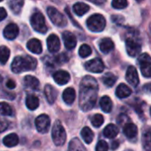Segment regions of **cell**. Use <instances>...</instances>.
I'll use <instances>...</instances> for the list:
<instances>
[{
  "instance_id": "6da1fadb",
  "label": "cell",
  "mask_w": 151,
  "mask_h": 151,
  "mask_svg": "<svg viewBox=\"0 0 151 151\" xmlns=\"http://www.w3.org/2000/svg\"><path fill=\"white\" fill-rule=\"evenodd\" d=\"M98 95V83L92 76H85L80 85V107L83 111H90L96 104Z\"/></svg>"
},
{
  "instance_id": "7a4b0ae2",
  "label": "cell",
  "mask_w": 151,
  "mask_h": 151,
  "mask_svg": "<svg viewBox=\"0 0 151 151\" xmlns=\"http://www.w3.org/2000/svg\"><path fill=\"white\" fill-rule=\"evenodd\" d=\"M37 61L35 58L30 56H18L16 57L11 65L12 71L14 73H20L27 71H33L36 68Z\"/></svg>"
},
{
  "instance_id": "3957f363",
  "label": "cell",
  "mask_w": 151,
  "mask_h": 151,
  "mask_svg": "<svg viewBox=\"0 0 151 151\" xmlns=\"http://www.w3.org/2000/svg\"><path fill=\"white\" fill-rule=\"evenodd\" d=\"M51 137L56 146H63L66 141V133L59 121H56L52 127Z\"/></svg>"
},
{
  "instance_id": "277c9868",
  "label": "cell",
  "mask_w": 151,
  "mask_h": 151,
  "mask_svg": "<svg viewBox=\"0 0 151 151\" xmlns=\"http://www.w3.org/2000/svg\"><path fill=\"white\" fill-rule=\"evenodd\" d=\"M87 26L92 32H102L106 26V20L103 15L94 14L87 19Z\"/></svg>"
},
{
  "instance_id": "5b68a950",
  "label": "cell",
  "mask_w": 151,
  "mask_h": 151,
  "mask_svg": "<svg viewBox=\"0 0 151 151\" xmlns=\"http://www.w3.org/2000/svg\"><path fill=\"white\" fill-rule=\"evenodd\" d=\"M30 24L32 27L38 33L45 34L48 30L45 24V19L41 12H35L31 16Z\"/></svg>"
},
{
  "instance_id": "8992f818",
  "label": "cell",
  "mask_w": 151,
  "mask_h": 151,
  "mask_svg": "<svg viewBox=\"0 0 151 151\" xmlns=\"http://www.w3.org/2000/svg\"><path fill=\"white\" fill-rule=\"evenodd\" d=\"M47 13L48 16L50 18V19L52 21V23L57 26V27H65L67 24V20L65 19V17L56 8L54 7H49L47 9Z\"/></svg>"
},
{
  "instance_id": "52a82bcc",
  "label": "cell",
  "mask_w": 151,
  "mask_h": 151,
  "mask_svg": "<svg viewBox=\"0 0 151 151\" xmlns=\"http://www.w3.org/2000/svg\"><path fill=\"white\" fill-rule=\"evenodd\" d=\"M126 48L127 52L131 57H136L142 50V44L140 41L134 37H128L126 40Z\"/></svg>"
},
{
  "instance_id": "ba28073f",
  "label": "cell",
  "mask_w": 151,
  "mask_h": 151,
  "mask_svg": "<svg viewBox=\"0 0 151 151\" xmlns=\"http://www.w3.org/2000/svg\"><path fill=\"white\" fill-rule=\"evenodd\" d=\"M139 64L142 73L146 78H150L151 76V59L148 53H143L139 57Z\"/></svg>"
},
{
  "instance_id": "9c48e42d",
  "label": "cell",
  "mask_w": 151,
  "mask_h": 151,
  "mask_svg": "<svg viewBox=\"0 0 151 151\" xmlns=\"http://www.w3.org/2000/svg\"><path fill=\"white\" fill-rule=\"evenodd\" d=\"M50 127V119L48 115L42 114L35 119V127L41 134H46Z\"/></svg>"
},
{
  "instance_id": "30bf717a",
  "label": "cell",
  "mask_w": 151,
  "mask_h": 151,
  "mask_svg": "<svg viewBox=\"0 0 151 151\" xmlns=\"http://www.w3.org/2000/svg\"><path fill=\"white\" fill-rule=\"evenodd\" d=\"M85 68L91 73H100L104 70V64L102 61V59L96 58L88 61L85 64Z\"/></svg>"
},
{
  "instance_id": "8fae6325",
  "label": "cell",
  "mask_w": 151,
  "mask_h": 151,
  "mask_svg": "<svg viewBox=\"0 0 151 151\" xmlns=\"http://www.w3.org/2000/svg\"><path fill=\"white\" fill-rule=\"evenodd\" d=\"M62 38H63L65 46L67 50H73L75 48L76 43H77V40H76L75 35L72 32L65 31L62 34Z\"/></svg>"
},
{
  "instance_id": "7c38bea8",
  "label": "cell",
  "mask_w": 151,
  "mask_h": 151,
  "mask_svg": "<svg viewBox=\"0 0 151 151\" xmlns=\"http://www.w3.org/2000/svg\"><path fill=\"white\" fill-rule=\"evenodd\" d=\"M126 79L127 82L132 85L133 87H137L139 84V76L137 70L134 66L131 65L127 68V73H126Z\"/></svg>"
},
{
  "instance_id": "4fadbf2b",
  "label": "cell",
  "mask_w": 151,
  "mask_h": 151,
  "mask_svg": "<svg viewBox=\"0 0 151 151\" xmlns=\"http://www.w3.org/2000/svg\"><path fill=\"white\" fill-rule=\"evenodd\" d=\"M47 47H48L49 51L51 53H56L59 50L60 41L58 35H56L55 34H52L47 38Z\"/></svg>"
},
{
  "instance_id": "5bb4252c",
  "label": "cell",
  "mask_w": 151,
  "mask_h": 151,
  "mask_svg": "<svg viewBox=\"0 0 151 151\" xmlns=\"http://www.w3.org/2000/svg\"><path fill=\"white\" fill-rule=\"evenodd\" d=\"M19 35V27L16 24L11 23L4 29V36L7 40H13Z\"/></svg>"
},
{
  "instance_id": "9a60e30c",
  "label": "cell",
  "mask_w": 151,
  "mask_h": 151,
  "mask_svg": "<svg viewBox=\"0 0 151 151\" xmlns=\"http://www.w3.org/2000/svg\"><path fill=\"white\" fill-rule=\"evenodd\" d=\"M53 79L58 85H65L70 81V74L64 70H59L53 74Z\"/></svg>"
},
{
  "instance_id": "2e32d148",
  "label": "cell",
  "mask_w": 151,
  "mask_h": 151,
  "mask_svg": "<svg viewBox=\"0 0 151 151\" xmlns=\"http://www.w3.org/2000/svg\"><path fill=\"white\" fill-rule=\"evenodd\" d=\"M124 134L128 140H134L138 134V128L133 123H127L124 126Z\"/></svg>"
},
{
  "instance_id": "e0dca14e",
  "label": "cell",
  "mask_w": 151,
  "mask_h": 151,
  "mask_svg": "<svg viewBox=\"0 0 151 151\" xmlns=\"http://www.w3.org/2000/svg\"><path fill=\"white\" fill-rule=\"evenodd\" d=\"M44 95H45V97H46L48 103L50 104H54V102L57 99L58 92L54 87H52L50 84H47L44 88Z\"/></svg>"
},
{
  "instance_id": "ac0fdd59",
  "label": "cell",
  "mask_w": 151,
  "mask_h": 151,
  "mask_svg": "<svg viewBox=\"0 0 151 151\" xmlns=\"http://www.w3.org/2000/svg\"><path fill=\"white\" fill-rule=\"evenodd\" d=\"M27 47L34 54H41L42 51V45L41 42L35 38L29 40L27 43Z\"/></svg>"
},
{
  "instance_id": "d6986e66",
  "label": "cell",
  "mask_w": 151,
  "mask_h": 151,
  "mask_svg": "<svg viewBox=\"0 0 151 151\" xmlns=\"http://www.w3.org/2000/svg\"><path fill=\"white\" fill-rule=\"evenodd\" d=\"M99 48L103 53L108 54L109 52H111L114 49V43L111 38L106 37V38L102 39V41L99 43Z\"/></svg>"
},
{
  "instance_id": "ffe728a7",
  "label": "cell",
  "mask_w": 151,
  "mask_h": 151,
  "mask_svg": "<svg viewBox=\"0 0 151 151\" xmlns=\"http://www.w3.org/2000/svg\"><path fill=\"white\" fill-rule=\"evenodd\" d=\"M131 94H132L131 88L127 85H126L124 83L119 84L118 86L117 89H116V95H117V96L119 98H121V99L128 97Z\"/></svg>"
},
{
  "instance_id": "44dd1931",
  "label": "cell",
  "mask_w": 151,
  "mask_h": 151,
  "mask_svg": "<svg viewBox=\"0 0 151 151\" xmlns=\"http://www.w3.org/2000/svg\"><path fill=\"white\" fill-rule=\"evenodd\" d=\"M24 84L28 88H31L33 90H37V89H39L40 81H38V79H36L34 76L27 75L24 78Z\"/></svg>"
},
{
  "instance_id": "7402d4cb",
  "label": "cell",
  "mask_w": 151,
  "mask_h": 151,
  "mask_svg": "<svg viewBox=\"0 0 151 151\" xmlns=\"http://www.w3.org/2000/svg\"><path fill=\"white\" fill-rule=\"evenodd\" d=\"M75 97H76V93L73 88H67L63 92V100L68 105H71L74 102Z\"/></svg>"
},
{
  "instance_id": "603a6c76",
  "label": "cell",
  "mask_w": 151,
  "mask_h": 151,
  "mask_svg": "<svg viewBox=\"0 0 151 151\" xmlns=\"http://www.w3.org/2000/svg\"><path fill=\"white\" fill-rule=\"evenodd\" d=\"M3 143L8 148L15 147L19 143V137L16 134H10L3 139Z\"/></svg>"
},
{
  "instance_id": "cb8c5ba5",
  "label": "cell",
  "mask_w": 151,
  "mask_h": 151,
  "mask_svg": "<svg viewBox=\"0 0 151 151\" xmlns=\"http://www.w3.org/2000/svg\"><path fill=\"white\" fill-rule=\"evenodd\" d=\"M100 106L102 108V110L106 112V113H109L112 110V107H113V104H112V101L111 99L107 96H104L101 98L100 100Z\"/></svg>"
},
{
  "instance_id": "d4e9b609",
  "label": "cell",
  "mask_w": 151,
  "mask_h": 151,
  "mask_svg": "<svg viewBox=\"0 0 151 151\" xmlns=\"http://www.w3.org/2000/svg\"><path fill=\"white\" fill-rule=\"evenodd\" d=\"M119 134V128L114 124H109L104 130V135L106 138L112 139L115 138Z\"/></svg>"
},
{
  "instance_id": "484cf974",
  "label": "cell",
  "mask_w": 151,
  "mask_h": 151,
  "mask_svg": "<svg viewBox=\"0 0 151 151\" xmlns=\"http://www.w3.org/2000/svg\"><path fill=\"white\" fill-rule=\"evenodd\" d=\"M73 10L74 12V13L78 16H83L86 12H88L89 11V6L88 4H86L85 3H76L73 7Z\"/></svg>"
},
{
  "instance_id": "4316f807",
  "label": "cell",
  "mask_w": 151,
  "mask_h": 151,
  "mask_svg": "<svg viewBox=\"0 0 151 151\" xmlns=\"http://www.w3.org/2000/svg\"><path fill=\"white\" fill-rule=\"evenodd\" d=\"M26 105L31 111L36 110L38 108V106H39V99H38V97L34 96V95H28L27 96V98H26Z\"/></svg>"
},
{
  "instance_id": "83f0119b",
  "label": "cell",
  "mask_w": 151,
  "mask_h": 151,
  "mask_svg": "<svg viewBox=\"0 0 151 151\" xmlns=\"http://www.w3.org/2000/svg\"><path fill=\"white\" fill-rule=\"evenodd\" d=\"M142 145L145 150L151 151V132L150 127H148L142 134Z\"/></svg>"
},
{
  "instance_id": "f1b7e54d",
  "label": "cell",
  "mask_w": 151,
  "mask_h": 151,
  "mask_svg": "<svg viewBox=\"0 0 151 151\" xmlns=\"http://www.w3.org/2000/svg\"><path fill=\"white\" fill-rule=\"evenodd\" d=\"M68 151H87L78 138H73L68 146Z\"/></svg>"
},
{
  "instance_id": "f546056e",
  "label": "cell",
  "mask_w": 151,
  "mask_h": 151,
  "mask_svg": "<svg viewBox=\"0 0 151 151\" xmlns=\"http://www.w3.org/2000/svg\"><path fill=\"white\" fill-rule=\"evenodd\" d=\"M24 4V0H9V5L11 10L15 14H19Z\"/></svg>"
},
{
  "instance_id": "4dcf8cb0",
  "label": "cell",
  "mask_w": 151,
  "mask_h": 151,
  "mask_svg": "<svg viewBox=\"0 0 151 151\" xmlns=\"http://www.w3.org/2000/svg\"><path fill=\"white\" fill-rule=\"evenodd\" d=\"M81 136H82V139L84 140V142H85L86 143L90 144V143L93 142L94 136H95V135H94L93 131H92L89 127H84V128L81 130Z\"/></svg>"
},
{
  "instance_id": "1f68e13d",
  "label": "cell",
  "mask_w": 151,
  "mask_h": 151,
  "mask_svg": "<svg viewBox=\"0 0 151 151\" xmlns=\"http://www.w3.org/2000/svg\"><path fill=\"white\" fill-rule=\"evenodd\" d=\"M0 113L3 116H8V117H12L14 115L12 107L7 103H0Z\"/></svg>"
},
{
  "instance_id": "d6a6232c",
  "label": "cell",
  "mask_w": 151,
  "mask_h": 151,
  "mask_svg": "<svg viewBox=\"0 0 151 151\" xmlns=\"http://www.w3.org/2000/svg\"><path fill=\"white\" fill-rule=\"evenodd\" d=\"M116 81L117 77L111 73H107L103 76V82L107 87H112L115 84Z\"/></svg>"
},
{
  "instance_id": "836d02e7",
  "label": "cell",
  "mask_w": 151,
  "mask_h": 151,
  "mask_svg": "<svg viewBox=\"0 0 151 151\" xmlns=\"http://www.w3.org/2000/svg\"><path fill=\"white\" fill-rule=\"evenodd\" d=\"M10 57V50L6 46H0V63L4 65Z\"/></svg>"
},
{
  "instance_id": "e575fe53",
  "label": "cell",
  "mask_w": 151,
  "mask_h": 151,
  "mask_svg": "<svg viewBox=\"0 0 151 151\" xmlns=\"http://www.w3.org/2000/svg\"><path fill=\"white\" fill-rule=\"evenodd\" d=\"M90 121H91V124L95 127H100L104 124V116L101 114H95L94 116L91 117Z\"/></svg>"
},
{
  "instance_id": "d590c367",
  "label": "cell",
  "mask_w": 151,
  "mask_h": 151,
  "mask_svg": "<svg viewBox=\"0 0 151 151\" xmlns=\"http://www.w3.org/2000/svg\"><path fill=\"white\" fill-rule=\"evenodd\" d=\"M92 54V50L88 44H82L79 49V55L81 58H87Z\"/></svg>"
},
{
  "instance_id": "8d00e7d4",
  "label": "cell",
  "mask_w": 151,
  "mask_h": 151,
  "mask_svg": "<svg viewBox=\"0 0 151 151\" xmlns=\"http://www.w3.org/2000/svg\"><path fill=\"white\" fill-rule=\"evenodd\" d=\"M111 5L115 9H124L128 5L127 0H112Z\"/></svg>"
},
{
  "instance_id": "74e56055",
  "label": "cell",
  "mask_w": 151,
  "mask_h": 151,
  "mask_svg": "<svg viewBox=\"0 0 151 151\" xmlns=\"http://www.w3.org/2000/svg\"><path fill=\"white\" fill-rule=\"evenodd\" d=\"M109 150V146L108 143L105 141H99L96 144V151H108Z\"/></svg>"
},
{
  "instance_id": "f35d334b",
  "label": "cell",
  "mask_w": 151,
  "mask_h": 151,
  "mask_svg": "<svg viewBox=\"0 0 151 151\" xmlns=\"http://www.w3.org/2000/svg\"><path fill=\"white\" fill-rule=\"evenodd\" d=\"M55 61L57 62V64L62 65L63 63H65L66 61H68V58L65 53H62L58 56H56L55 58Z\"/></svg>"
},
{
  "instance_id": "ab89813d",
  "label": "cell",
  "mask_w": 151,
  "mask_h": 151,
  "mask_svg": "<svg viewBox=\"0 0 151 151\" xmlns=\"http://www.w3.org/2000/svg\"><path fill=\"white\" fill-rule=\"evenodd\" d=\"M7 127H8V123H7V121H6L4 119H3V118L0 117V133L4 132V131L7 129Z\"/></svg>"
},
{
  "instance_id": "60d3db41",
  "label": "cell",
  "mask_w": 151,
  "mask_h": 151,
  "mask_svg": "<svg viewBox=\"0 0 151 151\" xmlns=\"http://www.w3.org/2000/svg\"><path fill=\"white\" fill-rule=\"evenodd\" d=\"M111 20L116 23V24H122L124 22V18L122 16H119V15H113L111 17Z\"/></svg>"
},
{
  "instance_id": "b9f144b4",
  "label": "cell",
  "mask_w": 151,
  "mask_h": 151,
  "mask_svg": "<svg viewBox=\"0 0 151 151\" xmlns=\"http://www.w3.org/2000/svg\"><path fill=\"white\" fill-rule=\"evenodd\" d=\"M6 87H7L8 88H10V89H13V88H15V87H16V83H15V81H12V80H8L7 82H6Z\"/></svg>"
},
{
  "instance_id": "7bdbcfd3",
  "label": "cell",
  "mask_w": 151,
  "mask_h": 151,
  "mask_svg": "<svg viewBox=\"0 0 151 151\" xmlns=\"http://www.w3.org/2000/svg\"><path fill=\"white\" fill-rule=\"evenodd\" d=\"M7 16V12L5 11L4 8L0 7V21H2L3 19H4Z\"/></svg>"
},
{
  "instance_id": "ee69618b",
  "label": "cell",
  "mask_w": 151,
  "mask_h": 151,
  "mask_svg": "<svg viewBox=\"0 0 151 151\" xmlns=\"http://www.w3.org/2000/svg\"><path fill=\"white\" fill-rule=\"evenodd\" d=\"M119 141H114V142H111V150H117V149L119 148Z\"/></svg>"
},
{
  "instance_id": "f6af8a7d",
  "label": "cell",
  "mask_w": 151,
  "mask_h": 151,
  "mask_svg": "<svg viewBox=\"0 0 151 151\" xmlns=\"http://www.w3.org/2000/svg\"><path fill=\"white\" fill-rule=\"evenodd\" d=\"M88 1H90L91 3H93V4H98V5H100V4H104L106 0H88Z\"/></svg>"
},
{
  "instance_id": "bcb514c9",
  "label": "cell",
  "mask_w": 151,
  "mask_h": 151,
  "mask_svg": "<svg viewBox=\"0 0 151 151\" xmlns=\"http://www.w3.org/2000/svg\"><path fill=\"white\" fill-rule=\"evenodd\" d=\"M137 1H138V2H142V0H137Z\"/></svg>"
},
{
  "instance_id": "7dc6e473",
  "label": "cell",
  "mask_w": 151,
  "mask_h": 151,
  "mask_svg": "<svg viewBox=\"0 0 151 151\" xmlns=\"http://www.w3.org/2000/svg\"><path fill=\"white\" fill-rule=\"evenodd\" d=\"M1 1H3V0H0V2H1Z\"/></svg>"
},
{
  "instance_id": "c3c4849f",
  "label": "cell",
  "mask_w": 151,
  "mask_h": 151,
  "mask_svg": "<svg viewBox=\"0 0 151 151\" xmlns=\"http://www.w3.org/2000/svg\"><path fill=\"white\" fill-rule=\"evenodd\" d=\"M127 151H132V150H127Z\"/></svg>"
}]
</instances>
